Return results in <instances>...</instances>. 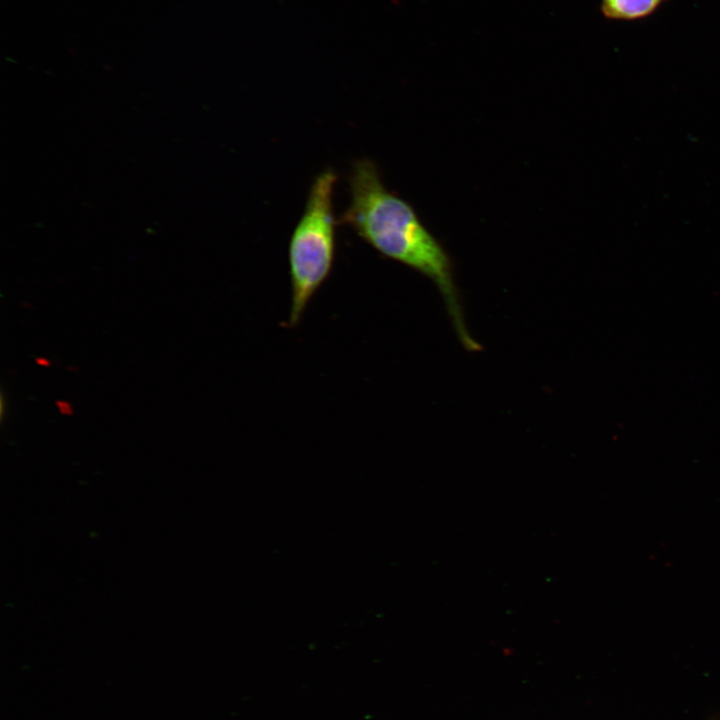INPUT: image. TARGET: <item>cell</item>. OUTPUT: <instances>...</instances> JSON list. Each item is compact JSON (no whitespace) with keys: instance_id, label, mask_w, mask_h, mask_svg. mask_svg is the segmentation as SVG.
<instances>
[{"instance_id":"cell-1","label":"cell","mask_w":720,"mask_h":720,"mask_svg":"<svg viewBox=\"0 0 720 720\" xmlns=\"http://www.w3.org/2000/svg\"><path fill=\"white\" fill-rule=\"evenodd\" d=\"M350 202L339 218L382 256L428 277L439 289L460 342L468 351L480 345L465 324L450 259L409 203L389 191L370 159L353 163Z\"/></svg>"},{"instance_id":"cell-2","label":"cell","mask_w":720,"mask_h":720,"mask_svg":"<svg viewBox=\"0 0 720 720\" xmlns=\"http://www.w3.org/2000/svg\"><path fill=\"white\" fill-rule=\"evenodd\" d=\"M337 174L331 168L312 182L303 213L289 241L291 306L287 325H296L310 299L329 277L336 251L333 192Z\"/></svg>"},{"instance_id":"cell-3","label":"cell","mask_w":720,"mask_h":720,"mask_svg":"<svg viewBox=\"0 0 720 720\" xmlns=\"http://www.w3.org/2000/svg\"><path fill=\"white\" fill-rule=\"evenodd\" d=\"M664 0H602L604 15L612 19L632 20L651 14Z\"/></svg>"},{"instance_id":"cell-4","label":"cell","mask_w":720,"mask_h":720,"mask_svg":"<svg viewBox=\"0 0 720 720\" xmlns=\"http://www.w3.org/2000/svg\"><path fill=\"white\" fill-rule=\"evenodd\" d=\"M57 405H58L59 410L61 411L62 414H65V415L71 414L72 409H71V406L69 405V403H67V402H57Z\"/></svg>"}]
</instances>
